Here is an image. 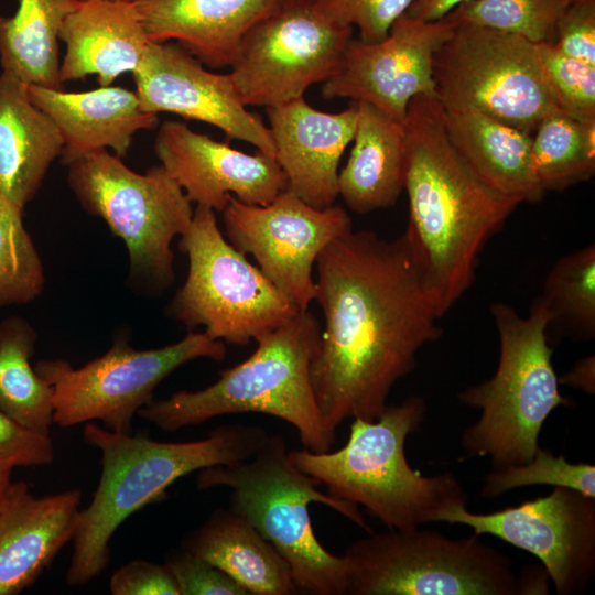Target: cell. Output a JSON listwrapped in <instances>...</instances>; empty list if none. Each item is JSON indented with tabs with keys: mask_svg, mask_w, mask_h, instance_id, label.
I'll return each mask as SVG.
<instances>
[{
	"mask_svg": "<svg viewBox=\"0 0 595 595\" xmlns=\"http://www.w3.org/2000/svg\"><path fill=\"white\" fill-rule=\"evenodd\" d=\"M171 571L180 595H248V592L224 571L180 547L164 562Z\"/></svg>",
	"mask_w": 595,
	"mask_h": 595,
	"instance_id": "37",
	"label": "cell"
},
{
	"mask_svg": "<svg viewBox=\"0 0 595 595\" xmlns=\"http://www.w3.org/2000/svg\"><path fill=\"white\" fill-rule=\"evenodd\" d=\"M467 1L470 0H414L407 13L421 21H437Z\"/></svg>",
	"mask_w": 595,
	"mask_h": 595,
	"instance_id": "42",
	"label": "cell"
},
{
	"mask_svg": "<svg viewBox=\"0 0 595 595\" xmlns=\"http://www.w3.org/2000/svg\"><path fill=\"white\" fill-rule=\"evenodd\" d=\"M284 0H133L150 42L175 40L210 68L230 67L246 33Z\"/></svg>",
	"mask_w": 595,
	"mask_h": 595,
	"instance_id": "21",
	"label": "cell"
},
{
	"mask_svg": "<svg viewBox=\"0 0 595 595\" xmlns=\"http://www.w3.org/2000/svg\"><path fill=\"white\" fill-rule=\"evenodd\" d=\"M327 19L356 26L365 43L382 40L394 21L408 11L414 0H312Z\"/></svg>",
	"mask_w": 595,
	"mask_h": 595,
	"instance_id": "36",
	"label": "cell"
},
{
	"mask_svg": "<svg viewBox=\"0 0 595 595\" xmlns=\"http://www.w3.org/2000/svg\"><path fill=\"white\" fill-rule=\"evenodd\" d=\"M432 68L444 108H472L530 134L559 109L537 44L519 35L457 24L435 52Z\"/></svg>",
	"mask_w": 595,
	"mask_h": 595,
	"instance_id": "12",
	"label": "cell"
},
{
	"mask_svg": "<svg viewBox=\"0 0 595 595\" xmlns=\"http://www.w3.org/2000/svg\"><path fill=\"white\" fill-rule=\"evenodd\" d=\"M351 39L312 0H284L246 33L229 74L247 107H274L333 77Z\"/></svg>",
	"mask_w": 595,
	"mask_h": 595,
	"instance_id": "13",
	"label": "cell"
},
{
	"mask_svg": "<svg viewBox=\"0 0 595 595\" xmlns=\"http://www.w3.org/2000/svg\"><path fill=\"white\" fill-rule=\"evenodd\" d=\"M226 354L225 343L204 332H188L174 344L152 349L133 348L125 334L82 367L58 358L41 359L34 369L53 388V423L69 428L101 421L110 431L130 434L133 416L170 374L188 361H219Z\"/></svg>",
	"mask_w": 595,
	"mask_h": 595,
	"instance_id": "11",
	"label": "cell"
},
{
	"mask_svg": "<svg viewBox=\"0 0 595 595\" xmlns=\"http://www.w3.org/2000/svg\"><path fill=\"white\" fill-rule=\"evenodd\" d=\"M54 458L50 434L28 429L0 410V466H44Z\"/></svg>",
	"mask_w": 595,
	"mask_h": 595,
	"instance_id": "38",
	"label": "cell"
},
{
	"mask_svg": "<svg viewBox=\"0 0 595 595\" xmlns=\"http://www.w3.org/2000/svg\"><path fill=\"white\" fill-rule=\"evenodd\" d=\"M62 82L96 75L106 87L141 62L149 40L132 2L79 0L60 32Z\"/></svg>",
	"mask_w": 595,
	"mask_h": 595,
	"instance_id": "23",
	"label": "cell"
},
{
	"mask_svg": "<svg viewBox=\"0 0 595 595\" xmlns=\"http://www.w3.org/2000/svg\"><path fill=\"white\" fill-rule=\"evenodd\" d=\"M315 267L325 323L311 378L323 422L336 434L348 419L376 420L419 350L443 331L402 236L351 231L329 242Z\"/></svg>",
	"mask_w": 595,
	"mask_h": 595,
	"instance_id": "1",
	"label": "cell"
},
{
	"mask_svg": "<svg viewBox=\"0 0 595 595\" xmlns=\"http://www.w3.org/2000/svg\"><path fill=\"white\" fill-rule=\"evenodd\" d=\"M566 4L560 0H470L445 18L515 34L528 41L553 43L556 21Z\"/></svg>",
	"mask_w": 595,
	"mask_h": 595,
	"instance_id": "33",
	"label": "cell"
},
{
	"mask_svg": "<svg viewBox=\"0 0 595 595\" xmlns=\"http://www.w3.org/2000/svg\"><path fill=\"white\" fill-rule=\"evenodd\" d=\"M82 491L35 497L26 483L12 482L0 508V595L32 586L73 539Z\"/></svg>",
	"mask_w": 595,
	"mask_h": 595,
	"instance_id": "20",
	"label": "cell"
},
{
	"mask_svg": "<svg viewBox=\"0 0 595 595\" xmlns=\"http://www.w3.org/2000/svg\"><path fill=\"white\" fill-rule=\"evenodd\" d=\"M346 595H545L540 565L516 571L512 560L479 536L459 539L419 528L375 533L344 553Z\"/></svg>",
	"mask_w": 595,
	"mask_h": 595,
	"instance_id": "8",
	"label": "cell"
},
{
	"mask_svg": "<svg viewBox=\"0 0 595 595\" xmlns=\"http://www.w3.org/2000/svg\"><path fill=\"white\" fill-rule=\"evenodd\" d=\"M532 136V165L542 191L562 192L595 173V120L550 111Z\"/></svg>",
	"mask_w": 595,
	"mask_h": 595,
	"instance_id": "30",
	"label": "cell"
},
{
	"mask_svg": "<svg viewBox=\"0 0 595 595\" xmlns=\"http://www.w3.org/2000/svg\"><path fill=\"white\" fill-rule=\"evenodd\" d=\"M32 102L53 121L63 139L62 163L101 149L127 155L133 136L159 125L141 109L136 91L117 86L68 93L28 85Z\"/></svg>",
	"mask_w": 595,
	"mask_h": 595,
	"instance_id": "22",
	"label": "cell"
},
{
	"mask_svg": "<svg viewBox=\"0 0 595 595\" xmlns=\"http://www.w3.org/2000/svg\"><path fill=\"white\" fill-rule=\"evenodd\" d=\"M181 547L224 571L248 594H299L284 558L230 507L215 509Z\"/></svg>",
	"mask_w": 595,
	"mask_h": 595,
	"instance_id": "26",
	"label": "cell"
},
{
	"mask_svg": "<svg viewBox=\"0 0 595 595\" xmlns=\"http://www.w3.org/2000/svg\"><path fill=\"white\" fill-rule=\"evenodd\" d=\"M64 148L60 131L31 100L28 85L0 74V192L21 209Z\"/></svg>",
	"mask_w": 595,
	"mask_h": 595,
	"instance_id": "24",
	"label": "cell"
},
{
	"mask_svg": "<svg viewBox=\"0 0 595 595\" xmlns=\"http://www.w3.org/2000/svg\"><path fill=\"white\" fill-rule=\"evenodd\" d=\"M552 44L563 54L595 66V1L566 6L556 21Z\"/></svg>",
	"mask_w": 595,
	"mask_h": 595,
	"instance_id": "39",
	"label": "cell"
},
{
	"mask_svg": "<svg viewBox=\"0 0 595 595\" xmlns=\"http://www.w3.org/2000/svg\"><path fill=\"white\" fill-rule=\"evenodd\" d=\"M534 485L571 488L595 498V466L570 463L565 456L540 447L523 465L491 469L484 478L480 494L494 498L515 488Z\"/></svg>",
	"mask_w": 595,
	"mask_h": 595,
	"instance_id": "34",
	"label": "cell"
},
{
	"mask_svg": "<svg viewBox=\"0 0 595 595\" xmlns=\"http://www.w3.org/2000/svg\"><path fill=\"white\" fill-rule=\"evenodd\" d=\"M409 224L402 236L441 320L472 286L478 257L520 204L488 186L451 140L435 95H418L402 121Z\"/></svg>",
	"mask_w": 595,
	"mask_h": 595,
	"instance_id": "2",
	"label": "cell"
},
{
	"mask_svg": "<svg viewBox=\"0 0 595 595\" xmlns=\"http://www.w3.org/2000/svg\"><path fill=\"white\" fill-rule=\"evenodd\" d=\"M221 214L229 242L250 253L299 311H306L315 299L312 271L320 252L353 231L342 206L318 209L288 188L268 205H249L231 196Z\"/></svg>",
	"mask_w": 595,
	"mask_h": 595,
	"instance_id": "14",
	"label": "cell"
},
{
	"mask_svg": "<svg viewBox=\"0 0 595 595\" xmlns=\"http://www.w3.org/2000/svg\"><path fill=\"white\" fill-rule=\"evenodd\" d=\"M268 433L256 425H221L207 437L160 442L87 422L85 443L100 453L101 473L91 501L79 511L66 582L82 586L110 561V541L119 526L149 504L163 500L178 478L214 465L251 457Z\"/></svg>",
	"mask_w": 595,
	"mask_h": 595,
	"instance_id": "3",
	"label": "cell"
},
{
	"mask_svg": "<svg viewBox=\"0 0 595 595\" xmlns=\"http://www.w3.org/2000/svg\"><path fill=\"white\" fill-rule=\"evenodd\" d=\"M539 60L559 110L595 120V66L570 57L552 43L537 44Z\"/></svg>",
	"mask_w": 595,
	"mask_h": 595,
	"instance_id": "35",
	"label": "cell"
},
{
	"mask_svg": "<svg viewBox=\"0 0 595 595\" xmlns=\"http://www.w3.org/2000/svg\"><path fill=\"white\" fill-rule=\"evenodd\" d=\"M22 210L0 192V307L29 304L45 285L44 266Z\"/></svg>",
	"mask_w": 595,
	"mask_h": 595,
	"instance_id": "32",
	"label": "cell"
},
{
	"mask_svg": "<svg viewBox=\"0 0 595 595\" xmlns=\"http://www.w3.org/2000/svg\"><path fill=\"white\" fill-rule=\"evenodd\" d=\"M66 166L67 184L82 208L125 242L130 289L145 296L169 289L175 280L172 241L186 232L194 214L176 181L161 164L137 173L107 149Z\"/></svg>",
	"mask_w": 595,
	"mask_h": 595,
	"instance_id": "9",
	"label": "cell"
},
{
	"mask_svg": "<svg viewBox=\"0 0 595 595\" xmlns=\"http://www.w3.org/2000/svg\"><path fill=\"white\" fill-rule=\"evenodd\" d=\"M550 316L549 342L595 337V246L562 256L549 271L539 298Z\"/></svg>",
	"mask_w": 595,
	"mask_h": 595,
	"instance_id": "31",
	"label": "cell"
},
{
	"mask_svg": "<svg viewBox=\"0 0 595 595\" xmlns=\"http://www.w3.org/2000/svg\"><path fill=\"white\" fill-rule=\"evenodd\" d=\"M456 25L446 18L428 22L405 12L378 42L351 39L338 72L323 83L322 96L364 101L402 122L412 98L435 95L433 56Z\"/></svg>",
	"mask_w": 595,
	"mask_h": 595,
	"instance_id": "16",
	"label": "cell"
},
{
	"mask_svg": "<svg viewBox=\"0 0 595 595\" xmlns=\"http://www.w3.org/2000/svg\"><path fill=\"white\" fill-rule=\"evenodd\" d=\"M112 595H180L165 563L133 560L117 569L110 577Z\"/></svg>",
	"mask_w": 595,
	"mask_h": 595,
	"instance_id": "40",
	"label": "cell"
},
{
	"mask_svg": "<svg viewBox=\"0 0 595 595\" xmlns=\"http://www.w3.org/2000/svg\"><path fill=\"white\" fill-rule=\"evenodd\" d=\"M321 331L311 312L299 311L257 337L256 350L220 371L210 386L153 399L138 414L164 431L175 432L226 414L262 413L293 425L304 448L329 451L336 434L323 422L311 378Z\"/></svg>",
	"mask_w": 595,
	"mask_h": 595,
	"instance_id": "5",
	"label": "cell"
},
{
	"mask_svg": "<svg viewBox=\"0 0 595 595\" xmlns=\"http://www.w3.org/2000/svg\"><path fill=\"white\" fill-rule=\"evenodd\" d=\"M444 122L456 149L488 186L520 204L543 198L532 165V134L467 107L444 108Z\"/></svg>",
	"mask_w": 595,
	"mask_h": 595,
	"instance_id": "25",
	"label": "cell"
},
{
	"mask_svg": "<svg viewBox=\"0 0 595 595\" xmlns=\"http://www.w3.org/2000/svg\"><path fill=\"white\" fill-rule=\"evenodd\" d=\"M560 385H567L583 390L588 394L595 391V358L594 355L576 361L573 367L559 378Z\"/></svg>",
	"mask_w": 595,
	"mask_h": 595,
	"instance_id": "41",
	"label": "cell"
},
{
	"mask_svg": "<svg viewBox=\"0 0 595 595\" xmlns=\"http://www.w3.org/2000/svg\"><path fill=\"white\" fill-rule=\"evenodd\" d=\"M443 522L464 524L538 558L559 595L583 594L595 574V498L565 487L488 513L459 507Z\"/></svg>",
	"mask_w": 595,
	"mask_h": 595,
	"instance_id": "15",
	"label": "cell"
},
{
	"mask_svg": "<svg viewBox=\"0 0 595 595\" xmlns=\"http://www.w3.org/2000/svg\"><path fill=\"white\" fill-rule=\"evenodd\" d=\"M320 482L290 459L280 434H268L256 453L241 462L198 470V489L228 487L229 507L242 516L288 562L299 594L346 595L349 565L345 555L317 540L309 506L325 505L367 533L372 532L358 506L318 490Z\"/></svg>",
	"mask_w": 595,
	"mask_h": 595,
	"instance_id": "6",
	"label": "cell"
},
{
	"mask_svg": "<svg viewBox=\"0 0 595 595\" xmlns=\"http://www.w3.org/2000/svg\"><path fill=\"white\" fill-rule=\"evenodd\" d=\"M266 110L286 188L315 208L334 205L339 161L356 131L355 102L332 113L313 108L301 97Z\"/></svg>",
	"mask_w": 595,
	"mask_h": 595,
	"instance_id": "19",
	"label": "cell"
},
{
	"mask_svg": "<svg viewBox=\"0 0 595 595\" xmlns=\"http://www.w3.org/2000/svg\"><path fill=\"white\" fill-rule=\"evenodd\" d=\"M564 2L566 6L573 4V3H580V2H586V1H595V0H560Z\"/></svg>",
	"mask_w": 595,
	"mask_h": 595,
	"instance_id": "44",
	"label": "cell"
},
{
	"mask_svg": "<svg viewBox=\"0 0 595 595\" xmlns=\"http://www.w3.org/2000/svg\"><path fill=\"white\" fill-rule=\"evenodd\" d=\"M79 0H19L12 17H0V62L25 85L62 90L60 32Z\"/></svg>",
	"mask_w": 595,
	"mask_h": 595,
	"instance_id": "28",
	"label": "cell"
},
{
	"mask_svg": "<svg viewBox=\"0 0 595 595\" xmlns=\"http://www.w3.org/2000/svg\"><path fill=\"white\" fill-rule=\"evenodd\" d=\"M499 337L494 376L457 394L482 415L462 435L467 457L490 458L491 469L530 462L540 448L539 434L550 413L573 401L559 390L548 337L550 316L538 299L526 317L502 302L490 305Z\"/></svg>",
	"mask_w": 595,
	"mask_h": 595,
	"instance_id": "7",
	"label": "cell"
},
{
	"mask_svg": "<svg viewBox=\"0 0 595 595\" xmlns=\"http://www.w3.org/2000/svg\"><path fill=\"white\" fill-rule=\"evenodd\" d=\"M143 111L170 112L220 129L274 156L269 127L242 102L230 74L207 71L176 42H149L132 72Z\"/></svg>",
	"mask_w": 595,
	"mask_h": 595,
	"instance_id": "17",
	"label": "cell"
},
{
	"mask_svg": "<svg viewBox=\"0 0 595 595\" xmlns=\"http://www.w3.org/2000/svg\"><path fill=\"white\" fill-rule=\"evenodd\" d=\"M355 105L354 145L338 173V196L353 212L367 214L391 207L404 190L405 136L401 121L367 102Z\"/></svg>",
	"mask_w": 595,
	"mask_h": 595,
	"instance_id": "27",
	"label": "cell"
},
{
	"mask_svg": "<svg viewBox=\"0 0 595 595\" xmlns=\"http://www.w3.org/2000/svg\"><path fill=\"white\" fill-rule=\"evenodd\" d=\"M37 337L22 316L0 321V410L28 429L50 434L53 388L31 364Z\"/></svg>",
	"mask_w": 595,
	"mask_h": 595,
	"instance_id": "29",
	"label": "cell"
},
{
	"mask_svg": "<svg viewBox=\"0 0 595 595\" xmlns=\"http://www.w3.org/2000/svg\"><path fill=\"white\" fill-rule=\"evenodd\" d=\"M154 153L191 203L223 212L231 196L249 205H268L286 188L274 156L249 154L166 120L159 127Z\"/></svg>",
	"mask_w": 595,
	"mask_h": 595,
	"instance_id": "18",
	"label": "cell"
},
{
	"mask_svg": "<svg viewBox=\"0 0 595 595\" xmlns=\"http://www.w3.org/2000/svg\"><path fill=\"white\" fill-rule=\"evenodd\" d=\"M425 412L424 398L411 396L387 405L374 421L353 419L339 450H292L290 459L324 484L328 495L363 506L388 529L443 522L445 515L467 507L468 495L453 474L424 476L409 464L405 441L419 431Z\"/></svg>",
	"mask_w": 595,
	"mask_h": 595,
	"instance_id": "4",
	"label": "cell"
},
{
	"mask_svg": "<svg viewBox=\"0 0 595 595\" xmlns=\"http://www.w3.org/2000/svg\"><path fill=\"white\" fill-rule=\"evenodd\" d=\"M111 1H123V2H132L133 0H111Z\"/></svg>",
	"mask_w": 595,
	"mask_h": 595,
	"instance_id": "45",
	"label": "cell"
},
{
	"mask_svg": "<svg viewBox=\"0 0 595 595\" xmlns=\"http://www.w3.org/2000/svg\"><path fill=\"white\" fill-rule=\"evenodd\" d=\"M12 468L0 466V508L6 499L11 480Z\"/></svg>",
	"mask_w": 595,
	"mask_h": 595,
	"instance_id": "43",
	"label": "cell"
},
{
	"mask_svg": "<svg viewBox=\"0 0 595 595\" xmlns=\"http://www.w3.org/2000/svg\"><path fill=\"white\" fill-rule=\"evenodd\" d=\"M178 249L187 256L188 271L167 305V314L187 332L203 326L210 338L242 346L299 312L225 239L214 209L196 206Z\"/></svg>",
	"mask_w": 595,
	"mask_h": 595,
	"instance_id": "10",
	"label": "cell"
}]
</instances>
